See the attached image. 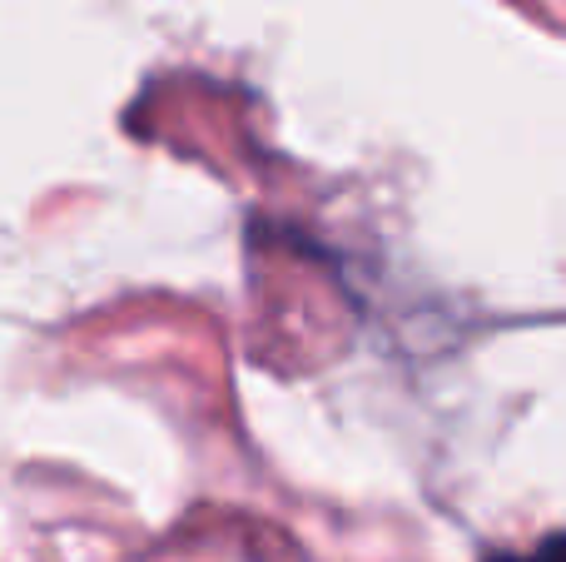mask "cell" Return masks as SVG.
Here are the masks:
<instances>
[{
  "label": "cell",
  "instance_id": "cell-1",
  "mask_svg": "<svg viewBox=\"0 0 566 562\" xmlns=\"http://www.w3.org/2000/svg\"><path fill=\"white\" fill-rule=\"evenodd\" d=\"M488 562H566V533L542 538V543L527 548V553H492Z\"/></svg>",
  "mask_w": 566,
  "mask_h": 562
}]
</instances>
